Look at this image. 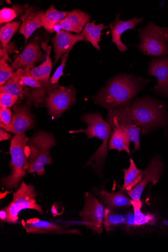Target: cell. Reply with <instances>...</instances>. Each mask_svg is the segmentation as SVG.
Here are the masks:
<instances>
[{"mask_svg":"<svg viewBox=\"0 0 168 252\" xmlns=\"http://www.w3.org/2000/svg\"><path fill=\"white\" fill-rule=\"evenodd\" d=\"M149 81L133 74H119L109 80L92 100L107 110L124 106L132 103Z\"/></svg>","mask_w":168,"mask_h":252,"instance_id":"6da1fadb","label":"cell"},{"mask_svg":"<svg viewBox=\"0 0 168 252\" xmlns=\"http://www.w3.org/2000/svg\"><path fill=\"white\" fill-rule=\"evenodd\" d=\"M166 108L165 102L151 96L137 97L133 101L132 117L134 123L141 127L142 135L166 126Z\"/></svg>","mask_w":168,"mask_h":252,"instance_id":"7a4b0ae2","label":"cell"},{"mask_svg":"<svg viewBox=\"0 0 168 252\" xmlns=\"http://www.w3.org/2000/svg\"><path fill=\"white\" fill-rule=\"evenodd\" d=\"M82 121L87 124V128L76 130H70L69 133H84L88 139L98 137L103 143L99 149L91 157L87 162L88 166L92 168L95 173L101 174L106 157L108 154L109 143L112 129L110 125L104 120L102 114L99 112L84 114Z\"/></svg>","mask_w":168,"mask_h":252,"instance_id":"3957f363","label":"cell"},{"mask_svg":"<svg viewBox=\"0 0 168 252\" xmlns=\"http://www.w3.org/2000/svg\"><path fill=\"white\" fill-rule=\"evenodd\" d=\"M29 138L25 133L15 135L11 140L10 154L11 173L2 178V185L8 189H19L20 183L29 169Z\"/></svg>","mask_w":168,"mask_h":252,"instance_id":"277c9868","label":"cell"},{"mask_svg":"<svg viewBox=\"0 0 168 252\" xmlns=\"http://www.w3.org/2000/svg\"><path fill=\"white\" fill-rule=\"evenodd\" d=\"M54 135L49 132L40 131L35 133L29 141L28 174L36 172L38 176L45 173L44 166L52 165L53 159L50 150L56 145Z\"/></svg>","mask_w":168,"mask_h":252,"instance_id":"5b68a950","label":"cell"},{"mask_svg":"<svg viewBox=\"0 0 168 252\" xmlns=\"http://www.w3.org/2000/svg\"><path fill=\"white\" fill-rule=\"evenodd\" d=\"M140 43L135 45L144 55L152 57L168 56V28L153 22L137 30Z\"/></svg>","mask_w":168,"mask_h":252,"instance_id":"8992f818","label":"cell"},{"mask_svg":"<svg viewBox=\"0 0 168 252\" xmlns=\"http://www.w3.org/2000/svg\"><path fill=\"white\" fill-rule=\"evenodd\" d=\"M38 195L35 188L32 185H27L22 181L19 189L13 194V199L7 206L9 213V223L16 224L18 222V215L24 210H34L42 215L43 211L40 205L36 203Z\"/></svg>","mask_w":168,"mask_h":252,"instance_id":"52a82bcc","label":"cell"},{"mask_svg":"<svg viewBox=\"0 0 168 252\" xmlns=\"http://www.w3.org/2000/svg\"><path fill=\"white\" fill-rule=\"evenodd\" d=\"M76 93L74 87L57 85L48 94L45 104L49 115L56 119L61 116L76 102Z\"/></svg>","mask_w":168,"mask_h":252,"instance_id":"ba28073f","label":"cell"},{"mask_svg":"<svg viewBox=\"0 0 168 252\" xmlns=\"http://www.w3.org/2000/svg\"><path fill=\"white\" fill-rule=\"evenodd\" d=\"M132 103L124 106L107 110L106 121L110 126H116L126 129L129 132L131 142L134 144V151L140 149V127L134 122L131 114Z\"/></svg>","mask_w":168,"mask_h":252,"instance_id":"9c48e42d","label":"cell"},{"mask_svg":"<svg viewBox=\"0 0 168 252\" xmlns=\"http://www.w3.org/2000/svg\"><path fill=\"white\" fill-rule=\"evenodd\" d=\"M84 207L80 213L82 223L94 234L101 235L103 230L104 209L103 204L92 193L84 195Z\"/></svg>","mask_w":168,"mask_h":252,"instance_id":"30bf717a","label":"cell"},{"mask_svg":"<svg viewBox=\"0 0 168 252\" xmlns=\"http://www.w3.org/2000/svg\"><path fill=\"white\" fill-rule=\"evenodd\" d=\"M164 167L161 155L155 156L148 163L147 168L145 170V175L141 181L133 189L130 191H125V192L132 200H140L143 191L149 183H152L153 185H155L158 182L162 175Z\"/></svg>","mask_w":168,"mask_h":252,"instance_id":"8fae6325","label":"cell"},{"mask_svg":"<svg viewBox=\"0 0 168 252\" xmlns=\"http://www.w3.org/2000/svg\"><path fill=\"white\" fill-rule=\"evenodd\" d=\"M39 43V39L37 38L28 43L22 52L14 57L12 66L17 70L22 68L30 71L36 64L43 61L45 56L41 50Z\"/></svg>","mask_w":168,"mask_h":252,"instance_id":"7c38bea8","label":"cell"},{"mask_svg":"<svg viewBox=\"0 0 168 252\" xmlns=\"http://www.w3.org/2000/svg\"><path fill=\"white\" fill-rule=\"evenodd\" d=\"M23 228L27 233L32 234L67 235L80 234L75 228L54 223L50 221L40 220L37 218L31 219L27 221L22 220Z\"/></svg>","mask_w":168,"mask_h":252,"instance_id":"4fadbf2b","label":"cell"},{"mask_svg":"<svg viewBox=\"0 0 168 252\" xmlns=\"http://www.w3.org/2000/svg\"><path fill=\"white\" fill-rule=\"evenodd\" d=\"M147 74L157 78V84L152 90L162 97L168 98V56L152 59Z\"/></svg>","mask_w":168,"mask_h":252,"instance_id":"5bb4252c","label":"cell"},{"mask_svg":"<svg viewBox=\"0 0 168 252\" xmlns=\"http://www.w3.org/2000/svg\"><path fill=\"white\" fill-rule=\"evenodd\" d=\"M12 108L13 114L11 124L3 129L17 135L25 133L34 127V118L29 105L18 102Z\"/></svg>","mask_w":168,"mask_h":252,"instance_id":"9a60e30c","label":"cell"},{"mask_svg":"<svg viewBox=\"0 0 168 252\" xmlns=\"http://www.w3.org/2000/svg\"><path fill=\"white\" fill-rule=\"evenodd\" d=\"M45 12L27 5L25 14L20 18L22 25L19 33L25 37V43L37 29L43 26Z\"/></svg>","mask_w":168,"mask_h":252,"instance_id":"2e32d148","label":"cell"},{"mask_svg":"<svg viewBox=\"0 0 168 252\" xmlns=\"http://www.w3.org/2000/svg\"><path fill=\"white\" fill-rule=\"evenodd\" d=\"M121 14L118 13L114 22L110 26L112 36V42L116 44L120 52H125L128 50L127 46L121 40L122 35L127 31L134 30L136 26L142 22V18L135 16L127 21L120 19Z\"/></svg>","mask_w":168,"mask_h":252,"instance_id":"e0dca14e","label":"cell"},{"mask_svg":"<svg viewBox=\"0 0 168 252\" xmlns=\"http://www.w3.org/2000/svg\"><path fill=\"white\" fill-rule=\"evenodd\" d=\"M85 41L81 34H73L62 30L54 37L53 43L56 64L65 54L69 53L79 41Z\"/></svg>","mask_w":168,"mask_h":252,"instance_id":"ac0fdd59","label":"cell"},{"mask_svg":"<svg viewBox=\"0 0 168 252\" xmlns=\"http://www.w3.org/2000/svg\"><path fill=\"white\" fill-rule=\"evenodd\" d=\"M91 19V16L80 9L72 10L68 15L60 21L62 30L80 34Z\"/></svg>","mask_w":168,"mask_h":252,"instance_id":"d6986e66","label":"cell"},{"mask_svg":"<svg viewBox=\"0 0 168 252\" xmlns=\"http://www.w3.org/2000/svg\"><path fill=\"white\" fill-rule=\"evenodd\" d=\"M47 39L44 42H42L41 49L46 52L45 58L44 62L38 66H35L30 71L31 75L43 85H49L50 76L53 67V63L50 58L51 47L48 46Z\"/></svg>","mask_w":168,"mask_h":252,"instance_id":"ffe728a7","label":"cell"},{"mask_svg":"<svg viewBox=\"0 0 168 252\" xmlns=\"http://www.w3.org/2000/svg\"><path fill=\"white\" fill-rule=\"evenodd\" d=\"M94 190L100 199L107 208L119 209L129 208L132 205V199H130L121 191L110 193L104 189Z\"/></svg>","mask_w":168,"mask_h":252,"instance_id":"44dd1931","label":"cell"},{"mask_svg":"<svg viewBox=\"0 0 168 252\" xmlns=\"http://www.w3.org/2000/svg\"><path fill=\"white\" fill-rule=\"evenodd\" d=\"M110 126L112 132L109 143V149L116 150L119 152L125 151L130 155L131 140L128 131L122 127Z\"/></svg>","mask_w":168,"mask_h":252,"instance_id":"7402d4cb","label":"cell"},{"mask_svg":"<svg viewBox=\"0 0 168 252\" xmlns=\"http://www.w3.org/2000/svg\"><path fill=\"white\" fill-rule=\"evenodd\" d=\"M0 93H6L17 96L21 102L29 97L31 94V91L28 87L20 84L19 76L16 71V74L11 77L5 85L0 87Z\"/></svg>","mask_w":168,"mask_h":252,"instance_id":"603a6c76","label":"cell"},{"mask_svg":"<svg viewBox=\"0 0 168 252\" xmlns=\"http://www.w3.org/2000/svg\"><path fill=\"white\" fill-rule=\"evenodd\" d=\"M95 21L89 22L86 24L80 34L85 41L90 42L93 47L99 51H101V47L99 43L101 41V32L109 27H105L103 24L99 25L95 24Z\"/></svg>","mask_w":168,"mask_h":252,"instance_id":"cb8c5ba5","label":"cell"},{"mask_svg":"<svg viewBox=\"0 0 168 252\" xmlns=\"http://www.w3.org/2000/svg\"><path fill=\"white\" fill-rule=\"evenodd\" d=\"M124 173V183L122 189L123 191H130L134 188L141 181L144 175L145 170L138 169L134 160L130 159V165L128 169L123 170Z\"/></svg>","mask_w":168,"mask_h":252,"instance_id":"d4e9b609","label":"cell"},{"mask_svg":"<svg viewBox=\"0 0 168 252\" xmlns=\"http://www.w3.org/2000/svg\"><path fill=\"white\" fill-rule=\"evenodd\" d=\"M124 224H125V216L114 212L113 209L106 208L104 210L103 226L107 232H110Z\"/></svg>","mask_w":168,"mask_h":252,"instance_id":"484cf974","label":"cell"},{"mask_svg":"<svg viewBox=\"0 0 168 252\" xmlns=\"http://www.w3.org/2000/svg\"><path fill=\"white\" fill-rule=\"evenodd\" d=\"M22 22L16 21L8 23L1 27L0 29V41L1 47L5 49L9 43L10 40L13 35L21 28Z\"/></svg>","mask_w":168,"mask_h":252,"instance_id":"4316f807","label":"cell"},{"mask_svg":"<svg viewBox=\"0 0 168 252\" xmlns=\"http://www.w3.org/2000/svg\"><path fill=\"white\" fill-rule=\"evenodd\" d=\"M27 5H13L12 8H4L0 11V24L1 25L8 24L19 15L25 14Z\"/></svg>","mask_w":168,"mask_h":252,"instance_id":"83f0119b","label":"cell"},{"mask_svg":"<svg viewBox=\"0 0 168 252\" xmlns=\"http://www.w3.org/2000/svg\"><path fill=\"white\" fill-rule=\"evenodd\" d=\"M132 205L134 210L135 223L136 226L148 224L154 220V218L153 216L145 215L142 213L141 211L142 202L140 200H132Z\"/></svg>","mask_w":168,"mask_h":252,"instance_id":"f1b7e54d","label":"cell"},{"mask_svg":"<svg viewBox=\"0 0 168 252\" xmlns=\"http://www.w3.org/2000/svg\"><path fill=\"white\" fill-rule=\"evenodd\" d=\"M30 71H26L22 68L17 70V73L19 76V82L21 85L30 87L33 89L40 88L49 85H43L39 81L34 79L30 74ZM53 85V84H52Z\"/></svg>","mask_w":168,"mask_h":252,"instance_id":"f546056e","label":"cell"},{"mask_svg":"<svg viewBox=\"0 0 168 252\" xmlns=\"http://www.w3.org/2000/svg\"><path fill=\"white\" fill-rule=\"evenodd\" d=\"M12 66H10L4 59H0V86L5 85L16 73Z\"/></svg>","mask_w":168,"mask_h":252,"instance_id":"4dcf8cb0","label":"cell"},{"mask_svg":"<svg viewBox=\"0 0 168 252\" xmlns=\"http://www.w3.org/2000/svg\"><path fill=\"white\" fill-rule=\"evenodd\" d=\"M68 13L69 12L67 11H58L55 8L53 5H52L45 12L44 24L45 22L55 23L62 20L68 15Z\"/></svg>","mask_w":168,"mask_h":252,"instance_id":"1f68e13d","label":"cell"},{"mask_svg":"<svg viewBox=\"0 0 168 252\" xmlns=\"http://www.w3.org/2000/svg\"><path fill=\"white\" fill-rule=\"evenodd\" d=\"M19 98L11 94L0 93V106L2 108H10L18 103Z\"/></svg>","mask_w":168,"mask_h":252,"instance_id":"d6a6232c","label":"cell"},{"mask_svg":"<svg viewBox=\"0 0 168 252\" xmlns=\"http://www.w3.org/2000/svg\"><path fill=\"white\" fill-rule=\"evenodd\" d=\"M68 54L69 53L65 54L61 58V64L57 68L56 72L50 79V82L51 84L53 85H58L60 78L64 75L63 70L68 59Z\"/></svg>","mask_w":168,"mask_h":252,"instance_id":"836d02e7","label":"cell"},{"mask_svg":"<svg viewBox=\"0 0 168 252\" xmlns=\"http://www.w3.org/2000/svg\"><path fill=\"white\" fill-rule=\"evenodd\" d=\"M12 112L10 108L0 109V126L2 128L8 126L11 124Z\"/></svg>","mask_w":168,"mask_h":252,"instance_id":"e575fe53","label":"cell"},{"mask_svg":"<svg viewBox=\"0 0 168 252\" xmlns=\"http://www.w3.org/2000/svg\"><path fill=\"white\" fill-rule=\"evenodd\" d=\"M125 224L128 228L136 226L134 211L128 212L125 216Z\"/></svg>","mask_w":168,"mask_h":252,"instance_id":"d590c367","label":"cell"},{"mask_svg":"<svg viewBox=\"0 0 168 252\" xmlns=\"http://www.w3.org/2000/svg\"><path fill=\"white\" fill-rule=\"evenodd\" d=\"M0 219L3 222L9 223V213L6 207L0 212Z\"/></svg>","mask_w":168,"mask_h":252,"instance_id":"8d00e7d4","label":"cell"},{"mask_svg":"<svg viewBox=\"0 0 168 252\" xmlns=\"http://www.w3.org/2000/svg\"><path fill=\"white\" fill-rule=\"evenodd\" d=\"M11 138V135L7 133L4 129H0V141H4L10 140Z\"/></svg>","mask_w":168,"mask_h":252,"instance_id":"74e56055","label":"cell"},{"mask_svg":"<svg viewBox=\"0 0 168 252\" xmlns=\"http://www.w3.org/2000/svg\"><path fill=\"white\" fill-rule=\"evenodd\" d=\"M0 54H1L0 55V58H1V59H4L7 62L12 63L13 62L12 60L10 58L8 54L5 50L1 49V50H0Z\"/></svg>","mask_w":168,"mask_h":252,"instance_id":"f35d334b","label":"cell"},{"mask_svg":"<svg viewBox=\"0 0 168 252\" xmlns=\"http://www.w3.org/2000/svg\"><path fill=\"white\" fill-rule=\"evenodd\" d=\"M163 223L166 225V226H168V220H164L163 221Z\"/></svg>","mask_w":168,"mask_h":252,"instance_id":"ab89813d","label":"cell"},{"mask_svg":"<svg viewBox=\"0 0 168 252\" xmlns=\"http://www.w3.org/2000/svg\"><path fill=\"white\" fill-rule=\"evenodd\" d=\"M167 126V128H168V113L167 115V120H166V126Z\"/></svg>","mask_w":168,"mask_h":252,"instance_id":"60d3db41","label":"cell"}]
</instances>
